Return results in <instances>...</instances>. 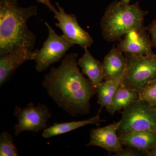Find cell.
I'll use <instances>...</instances> for the list:
<instances>
[{"instance_id": "obj_1", "label": "cell", "mask_w": 156, "mask_h": 156, "mask_svg": "<svg viewBox=\"0 0 156 156\" xmlns=\"http://www.w3.org/2000/svg\"><path fill=\"white\" fill-rule=\"evenodd\" d=\"M77 57L76 53L66 55L59 66L51 68L42 83L58 106L73 117L89 113L90 99L97 93L80 71Z\"/></svg>"}, {"instance_id": "obj_2", "label": "cell", "mask_w": 156, "mask_h": 156, "mask_svg": "<svg viewBox=\"0 0 156 156\" xmlns=\"http://www.w3.org/2000/svg\"><path fill=\"white\" fill-rule=\"evenodd\" d=\"M37 14V6L21 8L17 0H0V56L19 49L33 50L36 36L27 22Z\"/></svg>"}, {"instance_id": "obj_3", "label": "cell", "mask_w": 156, "mask_h": 156, "mask_svg": "<svg viewBox=\"0 0 156 156\" xmlns=\"http://www.w3.org/2000/svg\"><path fill=\"white\" fill-rule=\"evenodd\" d=\"M148 14L141 9L138 2L126 5L115 0L106 8L101 20L104 39L108 42L120 41L130 31L144 27V17Z\"/></svg>"}, {"instance_id": "obj_4", "label": "cell", "mask_w": 156, "mask_h": 156, "mask_svg": "<svg viewBox=\"0 0 156 156\" xmlns=\"http://www.w3.org/2000/svg\"><path fill=\"white\" fill-rule=\"evenodd\" d=\"M125 54L128 62L122 83L128 89L141 93L156 79V53L144 56Z\"/></svg>"}, {"instance_id": "obj_5", "label": "cell", "mask_w": 156, "mask_h": 156, "mask_svg": "<svg viewBox=\"0 0 156 156\" xmlns=\"http://www.w3.org/2000/svg\"><path fill=\"white\" fill-rule=\"evenodd\" d=\"M150 131L156 133V108L145 101H134L124 109L118 132Z\"/></svg>"}, {"instance_id": "obj_6", "label": "cell", "mask_w": 156, "mask_h": 156, "mask_svg": "<svg viewBox=\"0 0 156 156\" xmlns=\"http://www.w3.org/2000/svg\"><path fill=\"white\" fill-rule=\"evenodd\" d=\"M49 36L40 50H35L36 69L39 73L46 70L55 62H58L65 56L70 48L76 45L63 35H58L48 22L45 23Z\"/></svg>"}, {"instance_id": "obj_7", "label": "cell", "mask_w": 156, "mask_h": 156, "mask_svg": "<svg viewBox=\"0 0 156 156\" xmlns=\"http://www.w3.org/2000/svg\"><path fill=\"white\" fill-rule=\"evenodd\" d=\"M37 2L44 4L54 14V17L58 23L55 25L62 31V35L68 40L80 45L83 49L90 48L93 43L90 34L83 29L78 23L76 17L74 14H67L64 9L56 3L58 10L51 4V0H35Z\"/></svg>"}, {"instance_id": "obj_8", "label": "cell", "mask_w": 156, "mask_h": 156, "mask_svg": "<svg viewBox=\"0 0 156 156\" xmlns=\"http://www.w3.org/2000/svg\"><path fill=\"white\" fill-rule=\"evenodd\" d=\"M14 115L18 119V122L14 126L15 136L24 131L38 133L44 130L52 115L48 107L44 104L35 105L33 102H30L23 108L16 106Z\"/></svg>"}, {"instance_id": "obj_9", "label": "cell", "mask_w": 156, "mask_h": 156, "mask_svg": "<svg viewBox=\"0 0 156 156\" xmlns=\"http://www.w3.org/2000/svg\"><path fill=\"white\" fill-rule=\"evenodd\" d=\"M119 41L116 48L122 53L137 56H150L154 53L150 35L145 26L130 31Z\"/></svg>"}, {"instance_id": "obj_10", "label": "cell", "mask_w": 156, "mask_h": 156, "mask_svg": "<svg viewBox=\"0 0 156 156\" xmlns=\"http://www.w3.org/2000/svg\"><path fill=\"white\" fill-rule=\"evenodd\" d=\"M119 122L102 128L91 130L90 141L87 146H96L104 149L109 154L117 153L123 149V144L118 134Z\"/></svg>"}, {"instance_id": "obj_11", "label": "cell", "mask_w": 156, "mask_h": 156, "mask_svg": "<svg viewBox=\"0 0 156 156\" xmlns=\"http://www.w3.org/2000/svg\"><path fill=\"white\" fill-rule=\"evenodd\" d=\"M35 51L21 49L0 56V86L5 84L14 73L26 62L34 60Z\"/></svg>"}, {"instance_id": "obj_12", "label": "cell", "mask_w": 156, "mask_h": 156, "mask_svg": "<svg viewBox=\"0 0 156 156\" xmlns=\"http://www.w3.org/2000/svg\"><path fill=\"white\" fill-rule=\"evenodd\" d=\"M123 145L136 149L143 154L156 147V133L150 131L118 132Z\"/></svg>"}, {"instance_id": "obj_13", "label": "cell", "mask_w": 156, "mask_h": 156, "mask_svg": "<svg viewBox=\"0 0 156 156\" xmlns=\"http://www.w3.org/2000/svg\"><path fill=\"white\" fill-rule=\"evenodd\" d=\"M127 57L114 46L105 57L103 76L105 80L115 79L124 75L127 66Z\"/></svg>"}, {"instance_id": "obj_14", "label": "cell", "mask_w": 156, "mask_h": 156, "mask_svg": "<svg viewBox=\"0 0 156 156\" xmlns=\"http://www.w3.org/2000/svg\"><path fill=\"white\" fill-rule=\"evenodd\" d=\"M78 65L82 69L83 75L87 76L97 89L104 80L102 63L95 59L87 48L83 56L78 60Z\"/></svg>"}, {"instance_id": "obj_15", "label": "cell", "mask_w": 156, "mask_h": 156, "mask_svg": "<svg viewBox=\"0 0 156 156\" xmlns=\"http://www.w3.org/2000/svg\"><path fill=\"white\" fill-rule=\"evenodd\" d=\"M101 110L100 109L98 113L95 116L88 120L69 122L55 123L53 126L46 128L44 130L42 136L45 138H50L53 136L66 134L87 125H95L99 126L101 122H105V120L100 119L99 114Z\"/></svg>"}, {"instance_id": "obj_16", "label": "cell", "mask_w": 156, "mask_h": 156, "mask_svg": "<svg viewBox=\"0 0 156 156\" xmlns=\"http://www.w3.org/2000/svg\"><path fill=\"white\" fill-rule=\"evenodd\" d=\"M139 99V93L136 91L128 89L121 83L111 102L106 108L112 116L117 111L124 109L134 101Z\"/></svg>"}, {"instance_id": "obj_17", "label": "cell", "mask_w": 156, "mask_h": 156, "mask_svg": "<svg viewBox=\"0 0 156 156\" xmlns=\"http://www.w3.org/2000/svg\"><path fill=\"white\" fill-rule=\"evenodd\" d=\"M123 76L115 79L105 80L97 88V103L100 105V109L106 108L111 102L115 93L122 83Z\"/></svg>"}, {"instance_id": "obj_18", "label": "cell", "mask_w": 156, "mask_h": 156, "mask_svg": "<svg viewBox=\"0 0 156 156\" xmlns=\"http://www.w3.org/2000/svg\"><path fill=\"white\" fill-rule=\"evenodd\" d=\"M0 156H19L14 144L13 136L5 131L2 132L0 135Z\"/></svg>"}, {"instance_id": "obj_19", "label": "cell", "mask_w": 156, "mask_h": 156, "mask_svg": "<svg viewBox=\"0 0 156 156\" xmlns=\"http://www.w3.org/2000/svg\"><path fill=\"white\" fill-rule=\"evenodd\" d=\"M139 99L145 101L151 106L156 107V79L139 93Z\"/></svg>"}, {"instance_id": "obj_20", "label": "cell", "mask_w": 156, "mask_h": 156, "mask_svg": "<svg viewBox=\"0 0 156 156\" xmlns=\"http://www.w3.org/2000/svg\"><path fill=\"white\" fill-rule=\"evenodd\" d=\"M127 148L124 149L121 151L115 154L113 156H140L143 154L140 151L134 148L128 147Z\"/></svg>"}, {"instance_id": "obj_21", "label": "cell", "mask_w": 156, "mask_h": 156, "mask_svg": "<svg viewBox=\"0 0 156 156\" xmlns=\"http://www.w3.org/2000/svg\"><path fill=\"white\" fill-rule=\"evenodd\" d=\"M146 29L150 35L153 48L156 49V19L147 27Z\"/></svg>"}, {"instance_id": "obj_22", "label": "cell", "mask_w": 156, "mask_h": 156, "mask_svg": "<svg viewBox=\"0 0 156 156\" xmlns=\"http://www.w3.org/2000/svg\"><path fill=\"white\" fill-rule=\"evenodd\" d=\"M146 156H156V147L149 151Z\"/></svg>"}, {"instance_id": "obj_23", "label": "cell", "mask_w": 156, "mask_h": 156, "mask_svg": "<svg viewBox=\"0 0 156 156\" xmlns=\"http://www.w3.org/2000/svg\"><path fill=\"white\" fill-rule=\"evenodd\" d=\"M130 1H131V0H121L120 2L123 4H126V5H129Z\"/></svg>"}, {"instance_id": "obj_24", "label": "cell", "mask_w": 156, "mask_h": 156, "mask_svg": "<svg viewBox=\"0 0 156 156\" xmlns=\"http://www.w3.org/2000/svg\"></svg>"}]
</instances>
